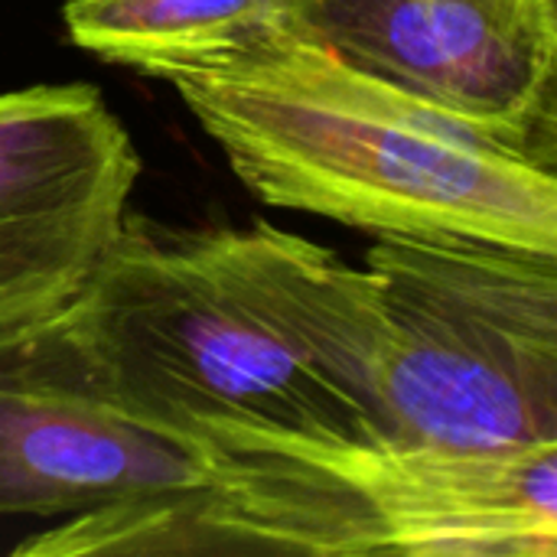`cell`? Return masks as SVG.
<instances>
[{
    "label": "cell",
    "mask_w": 557,
    "mask_h": 557,
    "mask_svg": "<svg viewBox=\"0 0 557 557\" xmlns=\"http://www.w3.org/2000/svg\"><path fill=\"white\" fill-rule=\"evenodd\" d=\"M137 176L134 137L95 85L0 91V333L75 297Z\"/></svg>",
    "instance_id": "obj_6"
},
{
    "label": "cell",
    "mask_w": 557,
    "mask_h": 557,
    "mask_svg": "<svg viewBox=\"0 0 557 557\" xmlns=\"http://www.w3.org/2000/svg\"><path fill=\"white\" fill-rule=\"evenodd\" d=\"M225 444L121 398L55 317L0 333V519H72L212 483Z\"/></svg>",
    "instance_id": "obj_4"
},
{
    "label": "cell",
    "mask_w": 557,
    "mask_h": 557,
    "mask_svg": "<svg viewBox=\"0 0 557 557\" xmlns=\"http://www.w3.org/2000/svg\"><path fill=\"white\" fill-rule=\"evenodd\" d=\"M55 323L131 405L199 434L382 444L375 421L304 366L209 268L189 228L124 212Z\"/></svg>",
    "instance_id": "obj_2"
},
{
    "label": "cell",
    "mask_w": 557,
    "mask_h": 557,
    "mask_svg": "<svg viewBox=\"0 0 557 557\" xmlns=\"http://www.w3.org/2000/svg\"><path fill=\"white\" fill-rule=\"evenodd\" d=\"M284 33L557 166V0H281Z\"/></svg>",
    "instance_id": "obj_5"
},
{
    "label": "cell",
    "mask_w": 557,
    "mask_h": 557,
    "mask_svg": "<svg viewBox=\"0 0 557 557\" xmlns=\"http://www.w3.org/2000/svg\"><path fill=\"white\" fill-rule=\"evenodd\" d=\"M69 42L153 78L238 65L284 36L281 0H62Z\"/></svg>",
    "instance_id": "obj_8"
},
{
    "label": "cell",
    "mask_w": 557,
    "mask_h": 557,
    "mask_svg": "<svg viewBox=\"0 0 557 557\" xmlns=\"http://www.w3.org/2000/svg\"><path fill=\"white\" fill-rule=\"evenodd\" d=\"M366 268L388 326L382 444H557V255L382 235Z\"/></svg>",
    "instance_id": "obj_3"
},
{
    "label": "cell",
    "mask_w": 557,
    "mask_h": 557,
    "mask_svg": "<svg viewBox=\"0 0 557 557\" xmlns=\"http://www.w3.org/2000/svg\"><path fill=\"white\" fill-rule=\"evenodd\" d=\"M248 193L375 238L490 242L557 255L555 166L281 36L170 82Z\"/></svg>",
    "instance_id": "obj_1"
},
{
    "label": "cell",
    "mask_w": 557,
    "mask_h": 557,
    "mask_svg": "<svg viewBox=\"0 0 557 557\" xmlns=\"http://www.w3.org/2000/svg\"><path fill=\"white\" fill-rule=\"evenodd\" d=\"M209 268L323 382L379 428V382L388 326L369 268L271 222L189 228Z\"/></svg>",
    "instance_id": "obj_7"
}]
</instances>
